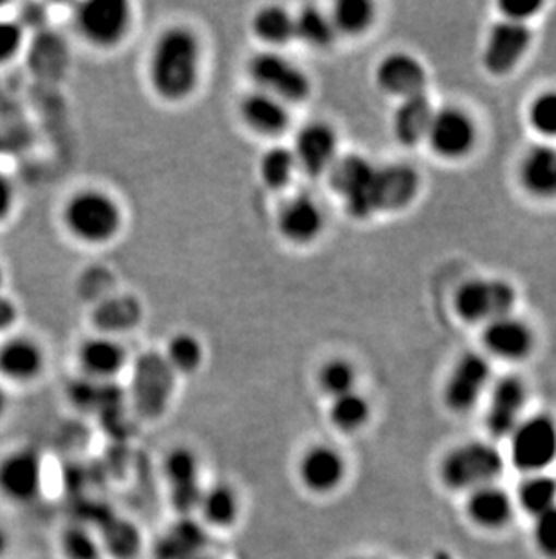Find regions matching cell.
Returning <instances> with one entry per match:
<instances>
[{
  "instance_id": "obj_14",
  "label": "cell",
  "mask_w": 556,
  "mask_h": 559,
  "mask_svg": "<svg viewBox=\"0 0 556 559\" xmlns=\"http://www.w3.org/2000/svg\"><path fill=\"white\" fill-rule=\"evenodd\" d=\"M172 373L165 357L148 354L137 360L132 393L137 409L145 417H158L164 412L172 393Z\"/></svg>"
},
{
  "instance_id": "obj_12",
  "label": "cell",
  "mask_w": 556,
  "mask_h": 559,
  "mask_svg": "<svg viewBox=\"0 0 556 559\" xmlns=\"http://www.w3.org/2000/svg\"><path fill=\"white\" fill-rule=\"evenodd\" d=\"M488 380L489 365L483 355H462L446 380L443 391L446 407L456 413L470 412L486 390Z\"/></svg>"
},
{
  "instance_id": "obj_6",
  "label": "cell",
  "mask_w": 556,
  "mask_h": 559,
  "mask_svg": "<svg viewBox=\"0 0 556 559\" xmlns=\"http://www.w3.org/2000/svg\"><path fill=\"white\" fill-rule=\"evenodd\" d=\"M513 286L504 280H470L459 286L454 296V308L464 322H489L508 316L513 308Z\"/></svg>"
},
{
  "instance_id": "obj_25",
  "label": "cell",
  "mask_w": 556,
  "mask_h": 559,
  "mask_svg": "<svg viewBox=\"0 0 556 559\" xmlns=\"http://www.w3.org/2000/svg\"><path fill=\"white\" fill-rule=\"evenodd\" d=\"M206 547L205 528L189 518L173 523L154 547L156 559H197Z\"/></svg>"
},
{
  "instance_id": "obj_42",
  "label": "cell",
  "mask_w": 556,
  "mask_h": 559,
  "mask_svg": "<svg viewBox=\"0 0 556 559\" xmlns=\"http://www.w3.org/2000/svg\"><path fill=\"white\" fill-rule=\"evenodd\" d=\"M24 46V27L16 21L0 19V66L11 62Z\"/></svg>"
},
{
  "instance_id": "obj_11",
  "label": "cell",
  "mask_w": 556,
  "mask_h": 559,
  "mask_svg": "<svg viewBox=\"0 0 556 559\" xmlns=\"http://www.w3.org/2000/svg\"><path fill=\"white\" fill-rule=\"evenodd\" d=\"M531 32L528 24L500 21L489 29L484 46L483 62L489 74L504 76L511 73L520 60L524 59L531 46Z\"/></svg>"
},
{
  "instance_id": "obj_21",
  "label": "cell",
  "mask_w": 556,
  "mask_h": 559,
  "mask_svg": "<svg viewBox=\"0 0 556 559\" xmlns=\"http://www.w3.org/2000/svg\"><path fill=\"white\" fill-rule=\"evenodd\" d=\"M483 343L489 354L506 360L525 359L535 346L531 328L517 317L504 316L484 328Z\"/></svg>"
},
{
  "instance_id": "obj_46",
  "label": "cell",
  "mask_w": 556,
  "mask_h": 559,
  "mask_svg": "<svg viewBox=\"0 0 556 559\" xmlns=\"http://www.w3.org/2000/svg\"><path fill=\"white\" fill-rule=\"evenodd\" d=\"M19 321V307L11 297L0 292V335L10 333Z\"/></svg>"
},
{
  "instance_id": "obj_17",
  "label": "cell",
  "mask_w": 556,
  "mask_h": 559,
  "mask_svg": "<svg viewBox=\"0 0 556 559\" xmlns=\"http://www.w3.org/2000/svg\"><path fill=\"white\" fill-rule=\"evenodd\" d=\"M525 385L519 377L506 374L497 380L488 412H486V428L495 438L509 437L520 424V413L524 409Z\"/></svg>"
},
{
  "instance_id": "obj_50",
  "label": "cell",
  "mask_w": 556,
  "mask_h": 559,
  "mask_svg": "<svg viewBox=\"0 0 556 559\" xmlns=\"http://www.w3.org/2000/svg\"><path fill=\"white\" fill-rule=\"evenodd\" d=\"M2 283H4V275H2V270H0V292H2Z\"/></svg>"
},
{
  "instance_id": "obj_20",
  "label": "cell",
  "mask_w": 556,
  "mask_h": 559,
  "mask_svg": "<svg viewBox=\"0 0 556 559\" xmlns=\"http://www.w3.org/2000/svg\"><path fill=\"white\" fill-rule=\"evenodd\" d=\"M44 352L26 335H8L0 341V379L26 384L43 373Z\"/></svg>"
},
{
  "instance_id": "obj_32",
  "label": "cell",
  "mask_w": 556,
  "mask_h": 559,
  "mask_svg": "<svg viewBox=\"0 0 556 559\" xmlns=\"http://www.w3.org/2000/svg\"><path fill=\"white\" fill-rule=\"evenodd\" d=\"M374 4L368 0H338L333 5L331 19L336 33L356 37L367 32L374 22Z\"/></svg>"
},
{
  "instance_id": "obj_15",
  "label": "cell",
  "mask_w": 556,
  "mask_h": 559,
  "mask_svg": "<svg viewBox=\"0 0 556 559\" xmlns=\"http://www.w3.org/2000/svg\"><path fill=\"white\" fill-rule=\"evenodd\" d=\"M336 132L324 122H311L300 129L294 138L293 151L297 167L305 175L318 178L331 170L336 162Z\"/></svg>"
},
{
  "instance_id": "obj_31",
  "label": "cell",
  "mask_w": 556,
  "mask_h": 559,
  "mask_svg": "<svg viewBox=\"0 0 556 559\" xmlns=\"http://www.w3.org/2000/svg\"><path fill=\"white\" fill-rule=\"evenodd\" d=\"M335 37L331 19L315 5H305L294 15V38H300L305 46L326 49L335 43Z\"/></svg>"
},
{
  "instance_id": "obj_39",
  "label": "cell",
  "mask_w": 556,
  "mask_h": 559,
  "mask_svg": "<svg viewBox=\"0 0 556 559\" xmlns=\"http://www.w3.org/2000/svg\"><path fill=\"white\" fill-rule=\"evenodd\" d=\"M528 118L539 134L556 138V91H544L531 102Z\"/></svg>"
},
{
  "instance_id": "obj_29",
  "label": "cell",
  "mask_w": 556,
  "mask_h": 559,
  "mask_svg": "<svg viewBox=\"0 0 556 559\" xmlns=\"http://www.w3.org/2000/svg\"><path fill=\"white\" fill-rule=\"evenodd\" d=\"M253 33L268 46H286L294 38V15L282 5H264L252 21Z\"/></svg>"
},
{
  "instance_id": "obj_4",
  "label": "cell",
  "mask_w": 556,
  "mask_h": 559,
  "mask_svg": "<svg viewBox=\"0 0 556 559\" xmlns=\"http://www.w3.org/2000/svg\"><path fill=\"white\" fill-rule=\"evenodd\" d=\"M499 451L484 442L462 443L451 449L442 462V478L446 486L457 491H475L479 487L492 486L503 471Z\"/></svg>"
},
{
  "instance_id": "obj_27",
  "label": "cell",
  "mask_w": 556,
  "mask_h": 559,
  "mask_svg": "<svg viewBox=\"0 0 556 559\" xmlns=\"http://www.w3.org/2000/svg\"><path fill=\"white\" fill-rule=\"evenodd\" d=\"M78 360L89 379L106 382L125 366V349L112 338H89L80 346Z\"/></svg>"
},
{
  "instance_id": "obj_38",
  "label": "cell",
  "mask_w": 556,
  "mask_h": 559,
  "mask_svg": "<svg viewBox=\"0 0 556 559\" xmlns=\"http://www.w3.org/2000/svg\"><path fill=\"white\" fill-rule=\"evenodd\" d=\"M354 384H356V370L349 360H327L318 371V385L331 399L354 391Z\"/></svg>"
},
{
  "instance_id": "obj_16",
  "label": "cell",
  "mask_w": 556,
  "mask_h": 559,
  "mask_svg": "<svg viewBox=\"0 0 556 559\" xmlns=\"http://www.w3.org/2000/svg\"><path fill=\"white\" fill-rule=\"evenodd\" d=\"M346 460L331 445H313L299 462L302 486L313 495H329L346 478Z\"/></svg>"
},
{
  "instance_id": "obj_35",
  "label": "cell",
  "mask_w": 556,
  "mask_h": 559,
  "mask_svg": "<svg viewBox=\"0 0 556 559\" xmlns=\"http://www.w3.org/2000/svg\"><path fill=\"white\" fill-rule=\"evenodd\" d=\"M297 169L299 167L291 148L271 147L261 158V178L271 189H282L288 186L289 181L293 180Z\"/></svg>"
},
{
  "instance_id": "obj_23",
  "label": "cell",
  "mask_w": 556,
  "mask_h": 559,
  "mask_svg": "<svg viewBox=\"0 0 556 559\" xmlns=\"http://www.w3.org/2000/svg\"><path fill=\"white\" fill-rule=\"evenodd\" d=\"M420 192V175L404 164L379 165L378 212L401 211Z\"/></svg>"
},
{
  "instance_id": "obj_24",
  "label": "cell",
  "mask_w": 556,
  "mask_h": 559,
  "mask_svg": "<svg viewBox=\"0 0 556 559\" xmlns=\"http://www.w3.org/2000/svg\"><path fill=\"white\" fill-rule=\"evenodd\" d=\"M241 117L252 131L264 136H277L289 126L288 106L258 90L242 98Z\"/></svg>"
},
{
  "instance_id": "obj_8",
  "label": "cell",
  "mask_w": 556,
  "mask_h": 559,
  "mask_svg": "<svg viewBox=\"0 0 556 559\" xmlns=\"http://www.w3.org/2000/svg\"><path fill=\"white\" fill-rule=\"evenodd\" d=\"M511 437V460L524 473H541L556 459V424L546 415L525 418Z\"/></svg>"
},
{
  "instance_id": "obj_30",
  "label": "cell",
  "mask_w": 556,
  "mask_h": 559,
  "mask_svg": "<svg viewBox=\"0 0 556 559\" xmlns=\"http://www.w3.org/2000/svg\"><path fill=\"white\" fill-rule=\"evenodd\" d=\"M239 509L241 506L237 492L226 484H217L203 491L197 511L211 527L225 528L237 522Z\"/></svg>"
},
{
  "instance_id": "obj_43",
  "label": "cell",
  "mask_w": 556,
  "mask_h": 559,
  "mask_svg": "<svg viewBox=\"0 0 556 559\" xmlns=\"http://www.w3.org/2000/svg\"><path fill=\"white\" fill-rule=\"evenodd\" d=\"M535 542L544 555L556 558V507L536 516Z\"/></svg>"
},
{
  "instance_id": "obj_48",
  "label": "cell",
  "mask_w": 556,
  "mask_h": 559,
  "mask_svg": "<svg viewBox=\"0 0 556 559\" xmlns=\"http://www.w3.org/2000/svg\"><path fill=\"white\" fill-rule=\"evenodd\" d=\"M5 406H8V396H5V391L0 385V417L4 415Z\"/></svg>"
},
{
  "instance_id": "obj_26",
  "label": "cell",
  "mask_w": 556,
  "mask_h": 559,
  "mask_svg": "<svg viewBox=\"0 0 556 559\" xmlns=\"http://www.w3.org/2000/svg\"><path fill=\"white\" fill-rule=\"evenodd\" d=\"M432 117L434 109L426 93L404 98L394 115V134L404 147H414L425 140Z\"/></svg>"
},
{
  "instance_id": "obj_18",
  "label": "cell",
  "mask_w": 556,
  "mask_h": 559,
  "mask_svg": "<svg viewBox=\"0 0 556 559\" xmlns=\"http://www.w3.org/2000/svg\"><path fill=\"white\" fill-rule=\"evenodd\" d=\"M376 82L387 95L399 96L404 100L410 96L423 95L428 76L423 63L412 55L390 53L376 69Z\"/></svg>"
},
{
  "instance_id": "obj_19",
  "label": "cell",
  "mask_w": 556,
  "mask_h": 559,
  "mask_svg": "<svg viewBox=\"0 0 556 559\" xmlns=\"http://www.w3.org/2000/svg\"><path fill=\"white\" fill-rule=\"evenodd\" d=\"M277 227L289 243L307 245L321 236L324 212L310 195H294L278 211Z\"/></svg>"
},
{
  "instance_id": "obj_7",
  "label": "cell",
  "mask_w": 556,
  "mask_h": 559,
  "mask_svg": "<svg viewBox=\"0 0 556 559\" xmlns=\"http://www.w3.org/2000/svg\"><path fill=\"white\" fill-rule=\"evenodd\" d=\"M131 16L125 0H85L76 8L74 26L93 46L111 48L125 37Z\"/></svg>"
},
{
  "instance_id": "obj_34",
  "label": "cell",
  "mask_w": 556,
  "mask_h": 559,
  "mask_svg": "<svg viewBox=\"0 0 556 559\" xmlns=\"http://www.w3.org/2000/svg\"><path fill=\"white\" fill-rule=\"evenodd\" d=\"M101 534L104 549L114 558L129 559L137 555L140 533L132 523L111 516L106 523H101Z\"/></svg>"
},
{
  "instance_id": "obj_37",
  "label": "cell",
  "mask_w": 556,
  "mask_h": 559,
  "mask_svg": "<svg viewBox=\"0 0 556 559\" xmlns=\"http://www.w3.org/2000/svg\"><path fill=\"white\" fill-rule=\"evenodd\" d=\"M519 500L524 511L533 516H541L544 512L556 507V481L547 476H531L520 486Z\"/></svg>"
},
{
  "instance_id": "obj_41",
  "label": "cell",
  "mask_w": 556,
  "mask_h": 559,
  "mask_svg": "<svg viewBox=\"0 0 556 559\" xmlns=\"http://www.w3.org/2000/svg\"><path fill=\"white\" fill-rule=\"evenodd\" d=\"M140 316V308L131 299H116L109 301L96 313V322L104 330H120V328L131 326Z\"/></svg>"
},
{
  "instance_id": "obj_10",
  "label": "cell",
  "mask_w": 556,
  "mask_h": 559,
  "mask_svg": "<svg viewBox=\"0 0 556 559\" xmlns=\"http://www.w3.org/2000/svg\"><path fill=\"white\" fill-rule=\"evenodd\" d=\"M43 459L35 449H15L0 460V495L8 500H35L43 491Z\"/></svg>"
},
{
  "instance_id": "obj_1",
  "label": "cell",
  "mask_w": 556,
  "mask_h": 559,
  "mask_svg": "<svg viewBox=\"0 0 556 559\" xmlns=\"http://www.w3.org/2000/svg\"><path fill=\"white\" fill-rule=\"evenodd\" d=\"M201 46L189 27H167L154 43L148 60V80L161 98L184 100L200 80Z\"/></svg>"
},
{
  "instance_id": "obj_49",
  "label": "cell",
  "mask_w": 556,
  "mask_h": 559,
  "mask_svg": "<svg viewBox=\"0 0 556 559\" xmlns=\"http://www.w3.org/2000/svg\"><path fill=\"white\" fill-rule=\"evenodd\" d=\"M434 559H451V556L446 555V552H437Z\"/></svg>"
},
{
  "instance_id": "obj_45",
  "label": "cell",
  "mask_w": 556,
  "mask_h": 559,
  "mask_svg": "<svg viewBox=\"0 0 556 559\" xmlns=\"http://www.w3.org/2000/svg\"><path fill=\"white\" fill-rule=\"evenodd\" d=\"M16 190L10 176L0 170V223L5 222L15 209Z\"/></svg>"
},
{
  "instance_id": "obj_3",
  "label": "cell",
  "mask_w": 556,
  "mask_h": 559,
  "mask_svg": "<svg viewBox=\"0 0 556 559\" xmlns=\"http://www.w3.org/2000/svg\"><path fill=\"white\" fill-rule=\"evenodd\" d=\"M378 167L363 156H343L336 159L331 183L346 201V209L356 219H368L378 214Z\"/></svg>"
},
{
  "instance_id": "obj_47",
  "label": "cell",
  "mask_w": 556,
  "mask_h": 559,
  "mask_svg": "<svg viewBox=\"0 0 556 559\" xmlns=\"http://www.w3.org/2000/svg\"><path fill=\"white\" fill-rule=\"evenodd\" d=\"M5 549H8V536H5L4 531L0 528V558L4 556Z\"/></svg>"
},
{
  "instance_id": "obj_9",
  "label": "cell",
  "mask_w": 556,
  "mask_h": 559,
  "mask_svg": "<svg viewBox=\"0 0 556 559\" xmlns=\"http://www.w3.org/2000/svg\"><path fill=\"white\" fill-rule=\"evenodd\" d=\"M425 140L437 156L457 159L472 153L478 140V129L472 118L457 107H443L434 111Z\"/></svg>"
},
{
  "instance_id": "obj_51",
  "label": "cell",
  "mask_w": 556,
  "mask_h": 559,
  "mask_svg": "<svg viewBox=\"0 0 556 559\" xmlns=\"http://www.w3.org/2000/svg\"><path fill=\"white\" fill-rule=\"evenodd\" d=\"M349 559H374V558H362V556H358V558H349Z\"/></svg>"
},
{
  "instance_id": "obj_2",
  "label": "cell",
  "mask_w": 556,
  "mask_h": 559,
  "mask_svg": "<svg viewBox=\"0 0 556 559\" xmlns=\"http://www.w3.org/2000/svg\"><path fill=\"white\" fill-rule=\"evenodd\" d=\"M63 225L84 243H106L121 225L120 206L101 190L85 189L69 198L62 211Z\"/></svg>"
},
{
  "instance_id": "obj_40",
  "label": "cell",
  "mask_w": 556,
  "mask_h": 559,
  "mask_svg": "<svg viewBox=\"0 0 556 559\" xmlns=\"http://www.w3.org/2000/svg\"><path fill=\"white\" fill-rule=\"evenodd\" d=\"M62 550L68 559H100V544L85 527H69L62 534Z\"/></svg>"
},
{
  "instance_id": "obj_13",
  "label": "cell",
  "mask_w": 556,
  "mask_h": 559,
  "mask_svg": "<svg viewBox=\"0 0 556 559\" xmlns=\"http://www.w3.org/2000/svg\"><path fill=\"white\" fill-rule=\"evenodd\" d=\"M165 476L170 486V500L179 514L189 516L200 509L203 487L200 484V460L192 449H172L164 464Z\"/></svg>"
},
{
  "instance_id": "obj_5",
  "label": "cell",
  "mask_w": 556,
  "mask_h": 559,
  "mask_svg": "<svg viewBox=\"0 0 556 559\" xmlns=\"http://www.w3.org/2000/svg\"><path fill=\"white\" fill-rule=\"evenodd\" d=\"M247 73L258 91L275 96L283 104L288 102L297 104L310 96V76L277 51H263L255 55L247 63Z\"/></svg>"
},
{
  "instance_id": "obj_22",
  "label": "cell",
  "mask_w": 556,
  "mask_h": 559,
  "mask_svg": "<svg viewBox=\"0 0 556 559\" xmlns=\"http://www.w3.org/2000/svg\"><path fill=\"white\" fill-rule=\"evenodd\" d=\"M519 181L528 194L539 200L556 198V147L535 145L520 159Z\"/></svg>"
},
{
  "instance_id": "obj_36",
  "label": "cell",
  "mask_w": 556,
  "mask_h": 559,
  "mask_svg": "<svg viewBox=\"0 0 556 559\" xmlns=\"http://www.w3.org/2000/svg\"><path fill=\"white\" fill-rule=\"evenodd\" d=\"M165 360L172 371L192 373L203 362V346L194 335L178 333L168 343Z\"/></svg>"
},
{
  "instance_id": "obj_33",
  "label": "cell",
  "mask_w": 556,
  "mask_h": 559,
  "mask_svg": "<svg viewBox=\"0 0 556 559\" xmlns=\"http://www.w3.org/2000/svg\"><path fill=\"white\" fill-rule=\"evenodd\" d=\"M371 417V404L365 396L356 391H349L346 395L333 399L329 407V418L336 429L343 433H354L362 429Z\"/></svg>"
},
{
  "instance_id": "obj_28",
  "label": "cell",
  "mask_w": 556,
  "mask_h": 559,
  "mask_svg": "<svg viewBox=\"0 0 556 559\" xmlns=\"http://www.w3.org/2000/svg\"><path fill=\"white\" fill-rule=\"evenodd\" d=\"M467 509L473 523L484 528L504 527L513 512L508 495L494 486L479 487L472 491Z\"/></svg>"
},
{
  "instance_id": "obj_44",
  "label": "cell",
  "mask_w": 556,
  "mask_h": 559,
  "mask_svg": "<svg viewBox=\"0 0 556 559\" xmlns=\"http://www.w3.org/2000/svg\"><path fill=\"white\" fill-rule=\"evenodd\" d=\"M542 5L544 4L536 0H504L499 4V10L504 15V21L525 24V21H530L531 16L542 10Z\"/></svg>"
},
{
  "instance_id": "obj_52",
  "label": "cell",
  "mask_w": 556,
  "mask_h": 559,
  "mask_svg": "<svg viewBox=\"0 0 556 559\" xmlns=\"http://www.w3.org/2000/svg\"><path fill=\"white\" fill-rule=\"evenodd\" d=\"M197 559H211V558H205V556H201V558Z\"/></svg>"
}]
</instances>
